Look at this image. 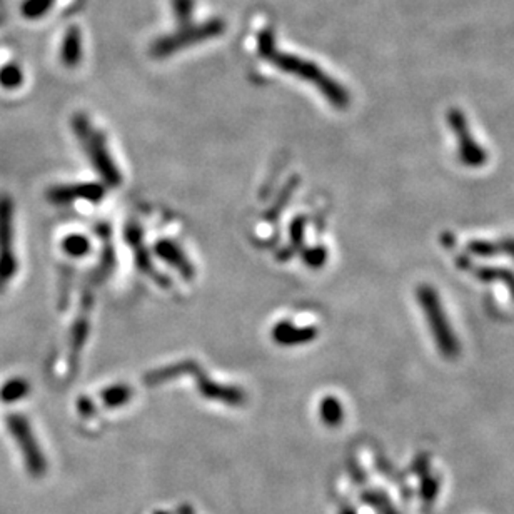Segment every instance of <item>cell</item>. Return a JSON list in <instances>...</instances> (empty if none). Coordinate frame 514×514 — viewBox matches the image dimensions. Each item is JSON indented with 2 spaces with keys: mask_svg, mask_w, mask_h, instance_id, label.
<instances>
[{
  "mask_svg": "<svg viewBox=\"0 0 514 514\" xmlns=\"http://www.w3.org/2000/svg\"><path fill=\"white\" fill-rule=\"evenodd\" d=\"M184 374H192L196 379L197 391H199L205 399L210 401L224 402L226 406H242L246 402V394L239 388H232V386H224L215 383L209 378L204 371L197 366L194 361H184L177 362V364H171L155 369L153 373L145 376V384L155 386L160 383H167V381L181 378Z\"/></svg>",
  "mask_w": 514,
  "mask_h": 514,
  "instance_id": "6da1fadb",
  "label": "cell"
},
{
  "mask_svg": "<svg viewBox=\"0 0 514 514\" xmlns=\"http://www.w3.org/2000/svg\"><path fill=\"white\" fill-rule=\"evenodd\" d=\"M72 127L77 139L80 142L82 149H84V153L90 160L92 167L99 172V176L104 179V182L110 187L121 186L122 176L119 172L116 162H114L112 155L109 153L104 134H100L97 128L92 127L89 119L82 116V114L73 117Z\"/></svg>",
  "mask_w": 514,
  "mask_h": 514,
  "instance_id": "7a4b0ae2",
  "label": "cell"
},
{
  "mask_svg": "<svg viewBox=\"0 0 514 514\" xmlns=\"http://www.w3.org/2000/svg\"><path fill=\"white\" fill-rule=\"evenodd\" d=\"M7 428L12 438L17 441L18 449H20L27 471L34 477H42L47 471V461L37 443L34 433H32L30 422L22 414H8L7 416Z\"/></svg>",
  "mask_w": 514,
  "mask_h": 514,
  "instance_id": "3957f363",
  "label": "cell"
},
{
  "mask_svg": "<svg viewBox=\"0 0 514 514\" xmlns=\"http://www.w3.org/2000/svg\"><path fill=\"white\" fill-rule=\"evenodd\" d=\"M13 205L7 196L0 197V291L17 274V256L13 252Z\"/></svg>",
  "mask_w": 514,
  "mask_h": 514,
  "instance_id": "277c9868",
  "label": "cell"
},
{
  "mask_svg": "<svg viewBox=\"0 0 514 514\" xmlns=\"http://www.w3.org/2000/svg\"><path fill=\"white\" fill-rule=\"evenodd\" d=\"M105 194L104 187L100 184L87 182V184H67V186L52 187L47 192V197L54 204L64 205L71 204L77 199H84L89 202H99Z\"/></svg>",
  "mask_w": 514,
  "mask_h": 514,
  "instance_id": "5b68a950",
  "label": "cell"
},
{
  "mask_svg": "<svg viewBox=\"0 0 514 514\" xmlns=\"http://www.w3.org/2000/svg\"><path fill=\"white\" fill-rule=\"evenodd\" d=\"M126 237H127L128 246H131L132 251H134L136 264H137V268H139L141 273L150 275V277H153L154 281L157 282V286L169 287V279H165L164 275H160L157 270H155L153 261H150L149 254H147V249L144 247V242H142L141 229L137 226H128L127 232H126Z\"/></svg>",
  "mask_w": 514,
  "mask_h": 514,
  "instance_id": "8992f818",
  "label": "cell"
},
{
  "mask_svg": "<svg viewBox=\"0 0 514 514\" xmlns=\"http://www.w3.org/2000/svg\"><path fill=\"white\" fill-rule=\"evenodd\" d=\"M155 254H157L164 263H167L171 268L177 270L179 274L182 275L184 279L194 277V265L189 261V257L184 254V251L177 244H174L172 241H159L154 247Z\"/></svg>",
  "mask_w": 514,
  "mask_h": 514,
  "instance_id": "52a82bcc",
  "label": "cell"
},
{
  "mask_svg": "<svg viewBox=\"0 0 514 514\" xmlns=\"http://www.w3.org/2000/svg\"><path fill=\"white\" fill-rule=\"evenodd\" d=\"M318 330L314 328H296L292 323H279L273 329V339L281 346H297V344L309 342L316 337Z\"/></svg>",
  "mask_w": 514,
  "mask_h": 514,
  "instance_id": "ba28073f",
  "label": "cell"
},
{
  "mask_svg": "<svg viewBox=\"0 0 514 514\" xmlns=\"http://www.w3.org/2000/svg\"><path fill=\"white\" fill-rule=\"evenodd\" d=\"M89 311H90V304L85 302L82 306L79 318L76 319V324H73L72 333H71V366L76 367L77 361H79L80 356V349L84 347L85 337H87V330H89Z\"/></svg>",
  "mask_w": 514,
  "mask_h": 514,
  "instance_id": "9c48e42d",
  "label": "cell"
},
{
  "mask_svg": "<svg viewBox=\"0 0 514 514\" xmlns=\"http://www.w3.org/2000/svg\"><path fill=\"white\" fill-rule=\"evenodd\" d=\"M319 417L329 428H337L344 421V410L342 404L337 398L325 396L323 401L319 402Z\"/></svg>",
  "mask_w": 514,
  "mask_h": 514,
  "instance_id": "30bf717a",
  "label": "cell"
},
{
  "mask_svg": "<svg viewBox=\"0 0 514 514\" xmlns=\"http://www.w3.org/2000/svg\"><path fill=\"white\" fill-rule=\"evenodd\" d=\"M132 396H134V391H132L131 386L127 384H114L105 388L102 393H100V399H102L104 407H109V410H114V407H122L131 401Z\"/></svg>",
  "mask_w": 514,
  "mask_h": 514,
  "instance_id": "8fae6325",
  "label": "cell"
},
{
  "mask_svg": "<svg viewBox=\"0 0 514 514\" xmlns=\"http://www.w3.org/2000/svg\"><path fill=\"white\" fill-rule=\"evenodd\" d=\"M27 394H29V383L22 378H13L0 388V401L11 404L25 398Z\"/></svg>",
  "mask_w": 514,
  "mask_h": 514,
  "instance_id": "7c38bea8",
  "label": "cell"
},
{
  "mask_svg": "<svg viewBox=\"0 0 514 514\" xmlns=\"http://www.w3.org/2000/svg\"><path fill=\"white\" fill-rule=\"evenodd\" d=\"M62 249L71 257H82L90 251V244L87 237L80 236V234H72L62 241Z\"/></svg>",
  "mask_w": 514,
  "mask_h": 514,
  "instance_id": "4fadbf2b",
  "label": "cell"
},
{
  "mask_svg": "<svg viewBox=\"0 0 514 514\" xmlns=\"http://www.w3.org/2000/svg\"><path fill=\"white\" fill-rule=\"evenodd\" d=\"M22 82V73L16 66H7L0 71V85L6 87V89H16V87L20 85Z\"/></svg>",
  "mask_w": 514,
  "mask_h": 514,
  "instance_id": "5bb4252c",
  "label": "cell"
},
{
  "mask_svg": "<svg viewBox=\"0 0 514 514\" xmlns=\"http://www.w3.org/2000/svg\"><path fill=\"white\" fill-rule=\"evenodd\" d=\"M325 261V251L321 249V247H314V249H309L304 252V263L312 265V268H319L323 265Z\"/></svg>",
  "mask_w": 514,
  "mask_h": 514,
  "instance_id": "9a60e30c",
  "label": "cell"
},
{
  "mask_svg": "<svg viewBox=\"0 0 514 514\" xmlns=\"http://www.w3.org/2000/svg\"><path fill=\"white\" fill-rule=\"evenodd\" d=\"M77 410H79V412H80L82 416H85V417H87V416H90L92 412L95 411V406H94V404L90 402V399H87V398H80V399H79V402H77Z\"/></svg>",
  "mask_w": 514,
  "mask_h": 514,
  "instance_id": "2e32d148",
  "label": "cell"
},
{
  "mask_svg": "<svg viewBox=\"0 0 514 514\" xmlns=\"http://www.w3.org/2000/svg\"><path fill=\"white\" fill-rule=\"evenodd\" d=\"M179 514H194V509L191 506H181L179 508Z\"/></svg>",
  "mask_w": 514,
  "mask_h": 514,
  "instance_id": "e0dca14e",
  "label": "cell"
},
{
  "mask_svg": "<svg viewBox=\"0 0 514 514\" xmlns=\"http://www.w3.org/2000/svg\"><path fill=\"white\" fill-rule=\"evenodd\" d=\"M341 514H356V511L352 508H346V509H342Z\"/></svg>",
  "mask_w": 514,
  "mask_h": 514,
  "instance_id": "ac0fdd59",
  "label": "cell"
},
{
  "mask_svg": "<svg viewBox=\"0 0 514 514\" xmlns=\"http://www.w3.org/2000/svg\"><path fill=\"white\" fill-rule=\"evenodd\" d=\"M155 514H169V513H165V511H160V513H155Z\"/></svg>",
  "mask_w": 514,
  "mask_h": 514,
  "instance_id": "d6986e66",
  "label": "cell"
}]
</instances>
